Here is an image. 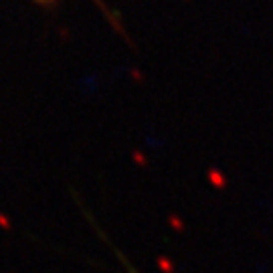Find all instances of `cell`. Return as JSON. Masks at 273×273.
<instances>
[{
  "label": "cell",
  "instance_id": "obj_1",
  "mask_svg": "<svg viewBox=\"0 0 273 273\" xmlns=\"http://www.w3.org/2000/svg\"><path fill=\"white\" fill-rule=\"evenodd\" d=\"M39 3H51V0H39Z\"/></svg>",
  "mask_w": 273,
  "mask_h": 273
}]
</instances>
